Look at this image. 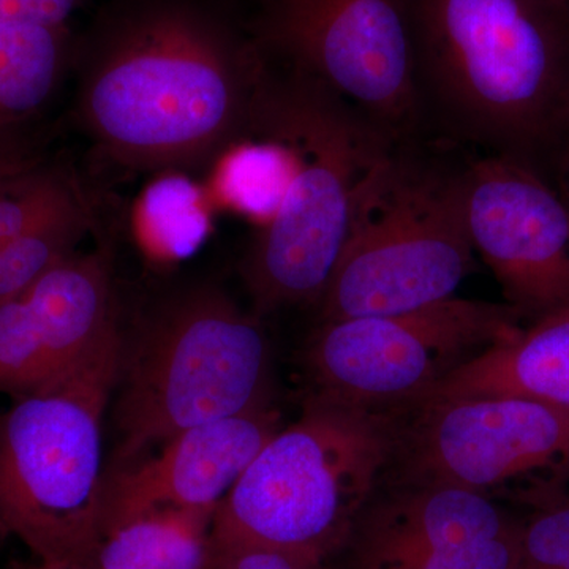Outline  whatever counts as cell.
<instances>
[{
    "instance_id": "1",
    "label": "cell",
    "mask_w": 569,
    "mask_h": 569,
    "mask_svg": "<svg viewBox=\"0 0 569 569\" xmlns=\"http://www.w3.org/2000/svg\"><path fill=\"white\" fill-rule=\"evenodd\" d=\"M77 59V118L111 167L193 170L253 137L266 56L201 0H116Z\"/></svg>"
},
{
    "instance_id": "2",
    "label": "cell",
    "mask_w": 569,
    "mask_h": 569,
    "mask_svg": "<svg viewBox=\"0 0 569 569\" xmlns=\"http://www.w3.org/2000/svg\"><path fill=\"white\" fill-rule=\"evenodd\" d=\"M422 119L542 173L569 110V2L408 0Z\"/></svg>"
},
{
    "instance_id": "3",
    "label": "cell",
    "mask_w": 569,
    "mask_h": 569,
    "mask_svg": "<svg viewBox=\"0 0 569 569\" xmlns=\"http://www.w3.org/2000/svg\"><path fill=\"white\" fill-rule=\"evenodd\" d=\"M253 137L283 156L282 190L242 268L263 316L320 301L367 181L402 142L320 82L269 61Z\"/></svg>"
},
{
    "instance_id": "4",
    "label": "cell",
    "mask_w": 569,
    "mask_h": 569,
    "mask_svg": "<svg viewBox=\"0 0 569 569\" xmlns=\"http://www.w3.org/2000/svg\"><path fill=\"white\" fill-rule=\"evenodd\" d=\"M392 408L313 392L301 417L261 448L213 516V541L279 550L323 568L353 539L395 455Z\"/></svg>"
},
{
    "instance_id": "5",
    "label": "cell",
    "mask_w": 569,
    "mask_h": 569,
    "mask_svg": "<svg viewBox=\"0 0 569 569\" xmlns=\"http://www.w3.org/2000/svg\"><path fill=\"white\" fill-rule=\"evenodd\" d=\"M122 351L116 318L69 372L0 415V533L47 567L96 563L104 535L103 419Z\"/></svg>"
},
{
    "instance_id": "6",
    "label": "cell",
    "mask_w": 569,
    "mask_h": 569,
    "mask_svg": "<svg viewBox=\"0 0 569 569\" xmlns=\"http://www.w3.org/2000/svg\"><path fill=\"white\" fill-rule=\"evenodd\" d=\"M271 350L257 318L200 284L153 307L123 336L114 466H132L168 440L268 407Z\"/></svg>"
},
{
    "instance_id": "7",
    "label": "cell",
    "mask_w": 569,
    "mask_h": 569,
    "mask_svg": "<svg viewBox=\"0 0 569 569\" xmlns=\"http://www.w3.org/2000/svg\"><path fill=\"white\" fill-rule=\"evenodd\" d=\"M462 164L402 142L367 181L320 301L323 323L392 316L452 298L475 268Z\"/></svg>"
},
{
    "instance_id": "8",
    "label": "cell",
    "mask_w": 569,
    "mask_h": 569,
    "mask_svg": "<svg viewBox=\"0 0 569 569\" xmlns=\"http://www.w3.org/2000/svg\"><path fill=\"white\" fill-rule=\"evenodd\" d=\"M252 37L271 62L353 104L396 141L425 127L408 0H258Z\"/></svg>"
},
{
    "instance_id": "9",
    "label": "cell",
    "mask_w": 569,
    "mask_h": 569,
    "mask_svg": "<svg viewBox=\"0 0 569 569\" xmlns=\"http://www.w3.org/2000/svg\"><path fill=\"white\" fill-rule=\"evenodd\" d=\"M516 307L452 298L392 316L320 326L305 353L318 395L355 406H402L522 331Z\"/></svg>"
},
{
    "instance_id": "10",
    "label": "cell",
    "mask_w": 569,
    "mask_h": 569,
    "mask_svg": "<svg viewBox=\"0 0 569 569\" xmlns=\"http://www.w3.org/2000/svg\"><path fill=\"white\" fill-rule=\"evenodd\" d=\"M397 413L389 467L397 486H449L488 498L569 471V410L519 397H478Z\"/></svg>"
},
{
    "instance_id": "11",
    "label": "cell",
    "mask_w": 569,
    "mask_h": 569,
    "mask_svg": "<svg viewBox=\"0 0 569 569\" xmlns=\"http://www.w3.org/2000/svg\"><path fill=\"white\" fill-rule=\"evenodd\" d=\"M463 211L475 252L507 305L535 320L569 309V203L530 164L498 153L462 163Z\"/></svg>"
},
{
    "instance_id": "12",
    "label": "cell",
    "mask_w": 569,
    "mask_h": 569,
    "mask_svg": "<svg viewBox=\"0 0 569 569\" xmlns=\"http://www.w3.org/2000/svg\"><path fill=\"white\" fill-rule=\"evenodd\" d=\"M116 318L107 249L58 261L0 302V392L17 400L58 380Z\"/></svg>"
},
{
    "instance_id": "13",
    "label": "cell",
    "mask_w": 569,
    "mask_h": 569,
    "mask_svg": "<svg viewBox=\"0 0 569 569\" xmlns=\"http://www.w3.org/2000/svg\"><path fill=\"white\" fill-rule=\"evenodd\" d=\"M280 429L274 410L257 408L193 427L162 445L159 455L107 470L104 533L144 512H216L261 448Z\"/></svg>"
},
{
    "instance_id": "14",
    "label": "cell",
    "mask_w": 569,
    "mask_h": 569,
    "mask_svg": "<svg viewBox=\"0 0 569 569\" xmlns=\"http://www.w3.org/2000/svg\"><path fill=\"white\" fill-rule=\"evenodd\" d=\"M518 529L481 493L449 486H397L396 493L361 515L353 538L361 569H426Z\"/></svg>"
},
{
    "instance_id": "15",
    "label": "cell",
    "mask_w": 569,
    "mask_h": 569,
    "mask_svg": "<svg viewBox=\"0 0 569 569\" xmlns=\"http://www.w3.org/2000/svg\"><path fill=\"white\" fill-rule=\"evenodd\" d=\"M96 227L92 203L67 168L40 163L0 182V302L77 252Z\"/></svg>"
},
{
    "instance_id": "16",
    "label": "cell",
    "mask_w": 569,
    "mask_h": 569,
    "mask_svg": "<svg viewBox=\"0 0 569 569\" xmlns=\"http://www.w3.org/2000/svg\"><path fill=\"white\" fill-rule=\"evenodd\" d=\"M478 397H519L569 410V309L533 321L396 407Z\"/></svg>"
},
{
    "instance_id": "17",
    "label": "cell",
    "mask_w": 569,
    "mask_h": 569,
    "mask_svg": "<svg viewBox=\"0 0 569 569\" xmlns=\"http://www.w3.org/2000/svg\"><path fill=\"white\" fill-rule=\"evenodd\" d=\"M216 512L163 511L134 516L107 530L96 569H212Z\"/></svg>"
},
{
    "instance_id": "18",
    "label": "cell",
    "mask_w": 569,
    "mask_h": 569,
    "mask_svg": "<svg viewBox=\"0 0 569 569\" xmlns=\"http://www.w3.org/2000/svg\"><path fill=\"white\" fill-rule=\"evenodd\" d=\"M73 50L67 24L0 29V130L18 129L48 103Z\"/></svg>"
},
{
    "instance_id": "19",
    "label": "cell",
    "mask_w": 569,
    "mask_h": 569,
    "mask_svg": "<svg viewBox=\"0 0 569 569\" xmlns=\"http://www.w3.org/2000/svg\"><path fill=\"white\" fill-rule=\"evenodd\" d=\"M515 569H569V500L553 501L523 527Z\"/></svg>"
},
{
    "instance_id": "20",
    "label": "cell",
    "mask_w": 569,
    "mask_h": 569,
    "mask_svg": "<svg viewBox=\"0 0 569 569\" xmlns=\"http://www.w3.org/2000/svg\"><path fill=\"white\" fill-rule=\"evenodd\" d=\"M86 0H0V29L66 26Z\"/></svg>"
},
{
    "instance_id": "21",
    "label": "cell",
    "mask_w": 569,
    "mask_h": 569,
    "mask_svg": "<svg viewBox=\"0 0 569 569\" xmlns=\"http://www.w3.org/2000/svg\"><path fill=\"white\" fill-rule=\"evenodd\" d=\"M212 569H323L295 559L279 550L250 545L216 542V563Z\"/></svg>"
},
{
    "instance_id": "22",
    "label": "cell",
    "mask_w": 569,
    "mask_h": 569,
    "mask_svg": "<svg viewBox=\"0 0 569 569\" xmlns=\"http://www.w3.org/2000/svg\"><path fill=\"white\" fill-rule=\"evenodd\" d=\"M32 142L17 129L0 130V182L40 164Z\"/></svg>"
},
{
    "instance_id": "23",
    "label": "cell",
    "mask_w": 569,
    "mask_h": 569,
    "mask_svg": "<svg viewBox=\"0 0 569 569\" xmlns=\"http://www.w3.org/2000/svg\"><path fill=\"white\" fill-rule=\"evenodd\" d=\"M542 176L563 194L569 203V110L552 142L542 168Z\"/></svg>"
},
{
    "instance_id": "24",
    "label": "cell",
    "mask_w": 569,
    "mask_h": 569,
    "mask_svg": "<svg viewBox=\"0 0 569 569\" xmlns=\"http://www.w3.org/2000/svg\"><path fill=\"white\" fill-rule=\"evenodd\" d=\"M22 569H96V568H56V567H47L43 563L32 565V567H26Z\"/></svg>"
},
{
    "instance_id": "25",
    "label": "cell",
    "mask_w": 569,
    "mask_h": 569,
    "mask_svg": "<svg viewBox=\"0 0 569 569\" xmlns=\"http://www.w3.org/2000/svg\"><path fill=\"white\" fill-rule=\"evenodd\" d=\"M561 2H569V0H561Z\"/></svg>"
}]
</instances>
